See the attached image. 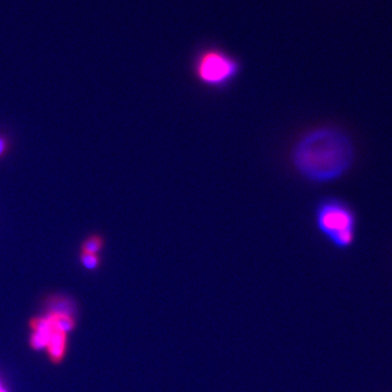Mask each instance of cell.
I'll return each instance as SVG.
<instances>
[{
	"label": "cell",
	"instance_id": "8",
	"mask_svg": "<svg viewBox=\"0 0 392 392\" xmlns=\"http://www.w3.org/2000/svg\"><path fill=\"white\" fill-rule=\"evenodd\" d=\"M0 392H8L7 390L1 386V383H0Z\"/></svg>",
	"mask_w": 392,
	"mask_h": 392
},
{
	"label": "cell",
	"instance_id": "2",
	"mask_svg": "<svg viewBox=\"0 0 392 392\" xmlns=\"http://www.w3.org/2000/svg\"><path fill=\"white\" fill-rule=\"evenodd\" d=\"M317 230L337 249H348L356 241L358 218L348 203L327 198L315 208Z\"/></svg>",
	"mask_w": 392,
	"mask_h": 392
},
{
	"label": "cell",
	"instance_id": "4",
	"mask_svg": "<svg viewBox=\"0 0 392 392\" xmlns=\"http://www.w3.org/2000/svg\"><path fill=\"white\" fill-rule=\"evenodd\" d=\"M46 349L47 351H48V354L49 356H50L51 360H54V362H56V363L60 362V360H62V358H64L65 353H66V332H61V330H59L58 328H56L54 325V329H53V332H51L50 337H49Z\"/></svg>",
	"mask_w": 392,
	"mask_h": 392
},
{
	"label": "cell",
	"instance_id": "1",
	"mask_svg": "<svg viewBox=\"0 0 392 392\" xmlns=\"http://www.w3.org/2000/svg\"><path fill=\"white\" fill-rule=\"evenodd\" d=\"M356 153L348 134L334 127L311 130L295 144L291 154L293 168L315 184L342 178L353 165Z\"/></svg>",
	"mask_w": 392,
	"mask_h": 392
},
{
	"label": "cell",
	"instance_id": "5",
	"mask_svg": "<svg viewBox=\"0 0 392 392\" xmlns=\"http://www.w3.org/2000/svg\"><path fill=\"white\" fill-rule=\"evenodd\" d=\"M104 245H105V240L100 234H90L82 242L81 252L100 255V252L104 249Z\"/></svg>",
	"mask_w": 392,
	"mask_h": 392
},
{
	"label": "cell",
	"instance_id": "7",
	"mask_svg": "<svg viewBox=\"0 0 392 392\" xmlns=\"http://www.w3.org/2000/svg\"><path fill=\"white\" fill-rule=\"evenodd\" d=\"M8 149H9V142L3 135H0V159L7 155Z\"/></svg>",
	"mask_w": 392,
	"mask_h": 392
},
{
	"label": "cell",
	"instance_id": "3",
	"mask_svg": "<svg viewBox=\"0 0 392 392\" xmlns=\"http://www.w3.org/2000/svg\"><path fill=\"white\" fill-rule=\"evenodd\" d=\"M241 70L239 59L217 46L204 47L193 58L195 80L212 90H222L231 86Z\"/></svg>",
	"mask_w": 392,
	"mask_h": 392
},
{
	"label": "cell",
	"instance_id": "6",
	"mask_svg": "<svg viewBox=\"0 0 392 392\" xmlns=\"http://www.w3.org/2000/svg\"><path fill=\"white\" fill-rule=\"evenodd\" d=\"M81 264L84 266L88 271H96L100 266V257L98 254L83 253L80 254Z\"/></svg>",
	"mask_w": 392,
	"mask_h": 392
}]
</instances>
